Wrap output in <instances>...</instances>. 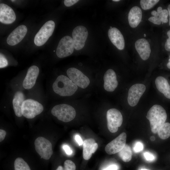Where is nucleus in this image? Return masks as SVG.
Wrapping results in <instances>:
<instances>
[{
  "label": "nucleus",
  "mask_w": 170,
  "mask_h": 170,
  "mask_svg": "<svg viewBox=\"0 0 170 170\" xmlns=\"http://www.w3.org/2000/svg\"><path fill=\"white\" fill-rule=\"evenodd\" d=\"M146 117L149 121L151 131L156 133L165 123L167 116L165 110L162 106L155 105L148 110Z\"/></svg>",
  "instance_id": "obj_1"
},
{
  "label": "nucleus",
  "mask_w": 170,
  "mask_h": 170,
  "mask_svg": "<svg viewBox=\"0 0 170 170\" xmlns=\"http://www.w3.org/2000/svg\"><path fill=\"white\" fill-rule=\"evenodd\" d=\"M98 147V145L97 143H95L93 144L92 149V153H94L96 151Z\"/></svg>",
  "instance_id": "obj_38"
},
{
  "label": "nucleus",
  "mask_w": 170,
  "mask_h": 170,
  "mask_svg": "<svg viewBox=\"0 0 170 170\" xmlns=\"http://www.w3.org/2000/svg\"><path fill=\"white\" fill-rule=\"evenodd\" d=\"M75 139L79 145H81L83 144L82 140L79 135H76L75 136Z\"/></svg>",
  "instance_id": "obj_36"
},
{
  "label": "nucleus",
  "mask_w": 170,
  "mask_h": 170,
  "mask_svg": "<svg viewBox=\"0 0 170 170\" xmlns=\"http://www.w3.org/2000/svg\"><path fill=\"white\" fill-rule=\"evenodd\" d=\"M107 128L112 133L116 132L122 123L123 117L121 112L117 109L111 108L107 112Z\"/></svg>",
  "instance_id": "obj_7"
},
{
  "label": "nucleus",
  "mask_w": 170,
  "mask_h": 170,
  "mask_svg": "<svg viewBox=\"0 0 170 170\" xmlns=\"http://www.w3.org/2000/svg\"><path fill=\"white\" fill-rule=\"evenodd\" d=\"M146 90L145 86L142 84L137 83L133 85L128 92V101L131 106H134Z\"/></svg>",
  "instance_id": "obj_12"
},
{
  "label": "nucleus",
  "mask_w": 170,
  "mask_h": 170,
  "mask_svg": "<svg viewBox=\"0 0 170 170\" xmlns=\"http://www.w3.org/2000/svg\"><path fill=\"white\" fill-rule=\"evenodd\" d=\"M76 165L71 160H67L64 162V170H76Z\"/></svg>",
  "instance_id": "obj_28"
},
{
  "label": "nucleus",
  "mask_w": 170,
  "mask_h": 170,
  "mask_svg": "<svg viewBox=\"0 0 170 170\" xmlns=\"http://www.w3.org/2000/svg\"><path fill=\"white\" fill-rule=\"evenodd\" d=\"M74 48L72 38L66 36L60 40L56 51L57 56L60 58H63L71 55Z\"/></svg>",
  "instance_id": "obj_8"
},
{
  "label": "nucleus",
  "mask_w": 170,
  "mask_h": 170,
  "mask_svg": "<svg viewBox=\"0 0 170 170\" xmlns=\"http://www.w3.org/2000/svg\"><path fill=\"white\" fill-rule=\"evenodd\" d=\"M143 145L142 143L140 142H138L135 144L133 149L136 152H139L143 150Z\"/></svg>",
  "instance_id": "obj_31"
},
{
  "label": "nucleus",
  "mask_w": 170,
  "mask_h": 170,
  "mask_svg": "<svg viewBox=\"0 0 170 170\" xmlns=\"http://www.w3.org/2000/svg\"><path fill=\"white\" fill-rule=\"evenodd\" d=\"M112 1H114V2H118V1H119L120 0H113Z\"/></svg>",
  "instance_id": "obj_44"
},
{
  "label": "nucleus",
  "mask_w": 170,
  "mask_h": 170,
  "mask_svg": "<svg viewBox=\"0 0 170 170\" xmlns=\"http://www.w3.org/2000/svg\"><path fill=\"white\" fill-rule=\"evenodd\" d=\"M155 137H152L151 138V139L152 140H154V139H155Z\"/></svg>",
  "instance_id": "obj_43"
},
{
  "label": "nucleus",
  "mask_w": 170,
  "mask_h": 170,
  "mask_svg": "<svg viewBox=\"0 0 170 170\" xmlns=\"http://www.w3.org/2000/svg\"><path fill=\"white\" fill-rule=\"evenodd\" d=\"M167 35L168 38L167 39L165 44V48L166 50L170 51V30L167 32Z\"/></svg>",
  "instance_id": "obj_30"
},
{
  "label": "nucleus",
  "mask_w": 170,
  "mask_h": 170,
  "mask_svg": "<svg viewBox=\"0 0 170 170\" xmlns=\"http://www.w3.org/2000/svg\"><path fill=\"white\" fill-rule=\"evenodd\" d=\"M88 34L87 28L83 26H78L74 28L72 32V38L76 50H80L84 47Z\"/></svg>",
  "instance_id": "obj_10"
},
{
  "label": "nucleus",
  "mask_w": 170,
  "mask_h": 170,
  "mask_svg": "<svg viewBox=\"0 0 170 170\" xmlns=\"http://www.w3.org/2000/svg\"><path fill=\"white\" fill-rule=\"evenodd\" d=\"M126 133H121L106 145L105 148L106 153L112 155L119 152L126 145Z\"/></svg>",
  "instance_id": "obj_11"
},
{
  "label": "nucleus",
  "mask_w": 170,
  "mask_h": 170,
  "mask_svg": "<svg viewBox=\"0 0 170 170\" xmlns=\"http://www.w3.org/2000/svg\"><path fill=\"white\" fill-rule=\"evenodd\" d=\"M112 28V26H110V28Z\"/></svg>",
  "instance_id": "obj_48"
},
{
  "label": "nucleus",
  "mask_w": 170,
  "mask_h": 170,
  "mask_svg": "<svg viewBox=\"0 0 170 170\" xmlns=\"http://www.w3.org/2000/svg\"><path fill=\"white\" fill-rule=\"evenodd\" d=\"M117 166L115 165H112L106 168L103 170H117Z\"/></svg>",
  "instance_id": "obj_37"
},
{
  "label": "nucleus",
  "mask_w": 170,
  "mask_h": 170,
  "mask_svg": "<svg viewBox=\"0 0 170 170\" xmlns=\"http://www.w3.org/2000/svg\"><path fill=\"white\" fill-rule=\"evenodd\" d=\"M16 18L15 14L13 9L7 5L1 3L0 4V21L6 24L14 22Z\"/></svg>",
  "instance_id": "obj_14"
},
{
  "label": "nucleus",
  "mask_w": 170,
  "mask_h": 170,
  "mask_svg": "<svg viewBox=\"0 0 170 170\" xmlns=\"http://www.w3.org/2000/svg\"><path fill=\"white\" fill-rule=\"evenodd\" d=\"M95 140L90 138L85 140L83 144V157L84 159H89L92 155V149L93 144L95 143Z\"/></svg>",
  "instance_id": "obj_23"
},
{
  "label": "nucleus",
  "mask_w": 170,
  "mask_h": 170,
  "mask_svg": "<svg viewBox=\"0 0 170 170\" xmlns=\"http://www.w3.org/2000/svg\"><path fill=\"white\" fill-rule=\"evenodd\" d=\"M151 14L153 16H155L156 15L157 11L153 10L151 12Z\"/></svg>",
  "instance_id": "obj_40"
},
{
  "label": "nucleus",
  "mask_w": 170,
  "mask_h": 170,
  "mask_svg": "<svg viewBox=\"0 0 170 170\" xmlns=\"http://www.w3.org/2000/svg\"><path fill=\"white\" fill-rule=\"evenodd\" d=\"M155 82L158 90L166 98L170 99V85L167 80L162 76H159L156 77Z\"/></svg>",
  "instance_id": "obj_20"
},
{
  "label": "nucleus",
  "mask_w": 170,
  "mask_h": 170,
  "mask_svg": "<svg viewBox=\"0 0 170 170\" xmlns=\"http://www.w3.org/2000/svg\"><path fill=\"white\" fill-rule=\"evenodd\" d=\"M167 66L168 68L170 69V55L169 56V58L168 60V62L167 64Z\"/></svg>",
  "instance_id": "obj_41"
},
{
  "label": "nucleus",
  "mask_w": 170,
  "mask_h": 170,
  "mask_svg": "<svg viewBox=\"0 0 170 170\" xmlns=\"http://www.w3.org/2000/svg\"><path fill=\"white\" fill-rule=\"evenodd\" d=\"M167 10L169 16V25L170 26V4H169L167 7Z\"/></svg>",
  "instance_id": "obj_39"
},
{
  "label": "nucleus",
  "mask_w": 170,
  "mask_h": 170,
  "mask_svg": "<svg viewBox=\"0 0 170 170\" xmlns=\"http://www.w3.org/2000/svg\"><path fill=\"white\" fill-rule=\"evenodd\" d=\"M27 29L24 25H21L13 30L9 35L7 39V43L14 46L19 43L26 36Z\"/></svg>",
  "instance_id": "obj_13"
},
{
  "label": "nucleus",
  "mask_w": 170,
  "mask_h": 170,
  "mask_svg": "<svg viewBox=\"0 0 170 170\" xmlns=\"http://www.w3.org/2000/svg\"><path fill=\"white\" fill-rule=\"evenodd\" d=\"M144 156L147 160L152 161L154 159V156L149 152H145L144 154Z\"/></svg>",
  "instance_id": "obj_33"
},
{
  "label": "nucleus",
  "mask_w": 170,
  "mask_h": 170,
  "mask_svg": "<svg viewBox=\"0 0 170 170\" xmlns=\"http://www.w3.org/2000/svg\"><path fill=\"white\" fill-rule=\"evenodd\" d=\"M55 24L52 20L46 22L36 34L34 42L38 46H42L52 36L54 30Z\"/></svg>",
  "instance_id": "obj_5"
},
{
  "label": "nucleus",
  "mask_w": 170,
  "mask_h": 170,
  "mask_svg": "<svg viewBox=\"0 0 170 170\" xmlns=\"http://www.w3.org/2000/svg\"><path fill=\"white\" fill-rule=\"evenodd\" d=\"M159 1V0H141L140 4L143 9L147 10L152 8Z\"/></svg>",
  "instance_id": "obj_27"
},
{
  "label": "nucleus",
  "mask_w": 170,
  "mask_h": 170,
  "mask_svg": "<svg viewBox=\"0 0 170 170\" xmlns=\"http://www.w3.org/2000/svg\"><path fill=\"white\" fill-rule=\"evenodd\" d=\"M14 165V170H31L28 164L20 157L15 160Z\"/></svg>",
  "instance_id": "obj_26"
},
{
  "label": "nucleus",
  "mask_w": 170,
  "mask_h": 170,
  "mask_svg": "<svg viewBox=\"0 0 170 170\" xmlns=\"http://www.w3.org/2000/svg\"><path fill=\"white\" fill-rule=\"evenodd\" d=\"M6 134V132L4 130L0 129V142L3 141L5 138Z\"/></svg>",
  "instance_id": "obj_35"
},
{
  "label": "nucleus",
  "mask_w": 170,
  "mask_h": 170,
  "mask_svg": "<svg viewBox=\"0 0 170 170\" xmlns=\"http://www.w3.org/2000/svg\"><path fill=\"white\" fill-rule=\"evenodd\" d=\"M35 149L37 152L44 159H49L53 153L52 144L46 138L39 137L34 142Z\"/></svg>",
  "instance_id": "obj_6"
},
{
  "label": "nucleus",
  "mask_w": 170,
  "mask_h": 170,
  "mask_svg": "<svg viewBox=\"0 0 170 170\" xmlns=\"http://www.w3.org/2000/svg\"><path fill=\"white\" fill-rule=\"evenodd\" d=\"M140 170H148L146 169H140Z\"/></svg>",
  "instance_id": "obj_45"
},
{
  "label": "nucleus",
  "mask_w": 170,
  "mask_h": 170,
  "mask_svg": "<svg viewBox=\"0 0 170 170\" xmlns=\"http://www.w3.org/2000/svg\"><path fill=\"white\" fill-rule=\"evenodd\" d=\"M142 14L141 10L138 6H134L131 9L128 18L129 24L131 27L134 28L138 26L141 20Z\"/></svg>",
  "instance_id": "obj_19"
},
{
  "label": "nucleus",
  "mask_w": 170,
  "mask_h": 170,
  "mask_svg": "<svg viewBox=\"0 0 170 170\" xmlns=\"http://www.w3.org/2000/svg\"><path fill=\"white\" fill-rule=\"evenodd\" d=\"M11 1L12 2H14L15 1V0H11Z\"/></svg>",
  "instance_id": "obj_47"
},
{
  "label": "nucleus",
  "mask_w": 170,
  "mask_h": 170,
  "mask_svg": "<svg viewBox=\"0 0 170 170\" xmlns=\"http://www.w3.org/2000/svg\"><path fill=\"white\" fill-rule=\"evenodd\" d=\"M8 65V62L5 57L0 53V68H3L6 67Z\"/></svg>",
  "instance_id": "obj_29"
},
{
  "label": "nucleus",
  "mask_w": 170,
  "mask_h": 170,
  "mask_svg": "<svg viewBox=\"0 0 170 170\" xmlns=\"http://www.w3.org/2000/svg\"><path fill=\"white\" fill-rule=\"evenodd\" d=\"M146 36V35L145 34H144V37H145Z\"/></svg>",
  "instance_id": "obj_46"
},
{
  "label": "nucleus",
  "mask_w": 170,
  "mask_h": 170,
  "mask_svg": "<svg viewBox=\"0 0 170 170\" xmlns=\"http://www.w3.org/2000/svg\"><path fill=\"white\" fill-rule=\"evenodd\" d=\"M63 148L65 151L66 154L68 155H71L72 153V151L70 147L67 145H64Z\"/></svg>",
  "instance_id": "obj_34"
},
{
  "label": "nucleus",
  "mask_w": 170,
  "mask_h": 170,
  "mask_svg": "<svg viewBox=\"0 0 170 170\" xmlns=\"http://www.w3.org/2000/svg\"><path fill=\"white\" fill-rule=\"evenodd\" d=\"M39 72V68L36 65L29 67L23 82V86L25 89H30L34 86Z\"/></svg>",
  "instance_id": "obj_15"
},
{
  "label": "nucleus",
  "mask_w": 170,
  "mask_h": 170,
  "mask_svg": "<svg viewBox=\"0 0 170 170\" xmlns=\"http://www.w3.org/2000/svg\"><path fill=\"white\" fill-rule=\"evenodd\" d=\"M157 133L161 139H165L168 138L170 136V123H165L159 128Z\"/></svg>",
  "instance_id": "obj_25"
},
{
  "label": "nucleus",
  "mask_w": 170,
  "mask_h": 170,
  "mask_svg": "<svg viewBox=\"0 0 170 170\" xmlns=\"http://www.w3.org/2000/svg\"><path fill=\"white\" fill-rule=\"evenodd\" d=\"M103 79L105 90L109 92L114 91L118 84L116 75L114 71L111 69L107 70L105 73Z\"/></svg>",
  "instance_id": "obj_16"
},
{
  "label": "nucleus",
  "mask_w": 170,
  "mask_h": 170,
  "mask_svg": "<svg viewBox=\"0 0 170 170\" xmlns=\"http://www.w3.org/2000/svg\"><path fill=\"white\" fill-rule=\"evenodd\" d=\"M78 1V0H65L64 3L65 6L70 7L73 5Z\"/></svg>",
  "instance_id": "obj_32"
},
{
  "label": "nucleus",
  "mask_w": 170,
  "mask_h": 170,
  "mask_svg": "<svg viewBox=\"0 0 170 170\" xmlns=\"http://www.w3.org/2000/svg\"><path fill=\"white\" fill-rule=\"evenodd\" d=\"M168 15L167 10L162 9V7H159L157 9L156 15L150 17L148 20L155 24L160 25L162 22L163 23L168 22Z\"/></svg>",
  "instance_id": "obj_22"
},
{
  "label": "nucleus",
  "mask_w": 170,
  "mask_h": 170,
  "mask_svg": "<svg viewBox=\"0 0 170 170\" xmlns=\"http://www.w3.org/2000/svg\"><path fill=\"white\" fill-rule=\"evenodd\" d=\"M56 170H64V168L61 166H59Z\"/></svg>",
  "instance_id": "obj_42"
},
{
  "label": "nucleus",
  "mask_w": 170,
  "mask_h": 170,
  "mask_svg": "<svg viewBox=\"0 0 170 170\" xmlns=\"http://www.w3.org/2000/svg\"><path fill=\"white\" fill-rule=\"evenodd\" d=\"M108 34L109 38L112 44L117 49L123 50L125 47V41L121 31L116 27L109 29Z\"/></svg>",
  "instance_id": "obj_17"
},
{
  "label": "nucleus",
  "mask_w": 170,
  "mask_h": 170,
  "mask_svg": "<svg viewBox=\"0 0 170 170\" xmlns=\"http://www.w3.org/2000/svg\"><path fill=\"white\" fill-rule=\"evenodd\" d=\"M54 91L62 96H68L73 95L77 89V86L66 76H59L52 85Z\"/></svg>",
  "instance_id": "obj_2"
},
{
  "label": "nucleus",
  "mask_w": 170,
  "mask_h": 170,
  "mask_svg": "<svg viewBox=\"0 0 170 170\" xmlns=\"http://www.w3.org/2000/svg\"><path fill=\"white\" fill-rule=\"evenodd\" d=\"M66 73L70 79L79 87L84 89L89 85V78L78 69L71 67L67 70Z\"/></svg>",
  "instance_id": "obj_9"
},
{
  "label": "nucleus",
  "mask_w": 170,
  "mask_h": 170,
  "mask_svg": "<svg viewBox=\"0 0 170 170\" xmlns=\"http://www.w3.org/2000/svg\"><path fill=\"white\" fill-rule=\"evenodd\" d=\"M24 100V95L23 93L20 91H17L14 95L12 104L14 113L18 117H20L22 116L21 107Z\"/></svg>",
  "instance_id": "obj_21"
},
{
  "label": "nucleus",
  "mask_w": 170,
  "mask_h": 170,
  "mask_svg": "<svg viewBox=\"0 0 170 170\" xmlns=\"http://www.w3.org/2000/svg\"><path fill=\"white\" fill-rule=\"evenodd\" d=\"M52 114L59 120L68 122L73 120L76 116L74 108L66 104H60L54 106L51 110Z\"/></svg>",
  "instance_id": "obj_3"
},
{
  "label": "nucleus",
  "mask_w": 170,
  "mask_h": 170,
  "mask_svg": "<svg viewBox=\"0 0 170 170\" xmlns=\"http://www.w3.org/2000/svg\"><path fill=\"white\" fill-rule=\"evenodd\" d=\"M43 110V107L41 103L32 99L25 100L21 107L22 116L28 119L34 118Z\"/></svg>",
  "instance_id": "obj_4"
},
{
  "label": "nucleus",
  "mask_w": 170,
  "mask_h": 170,
  "mask_svg": "<svg viewBox=\"0 0 170 170\" xmlns=\"http://www.w3.org/2000/svg\"><path fill=\"white\" fill-rule=\"evenodd\" d=\"M135 48L141 58L146 60L149 57L151 52L150 45L148 42L144 38L138 40L135 44Z\"/></svg>",
  "instance_id": "obj_18"
},
{
  "label": "nucleus",
  "mask_w": 170,
  "mask_h": 170,
  "mask_svg": "<svg viewBox=\"0 0 170 170\" xmlns=\"http://www.w3.org/2000/svg\"><path fill=\"white\" fill-rule=\"evenodd\" d=\"M118 153L119 157L125 162L130 161L132 158V152L130 146L126 144L123 148Z\"/></svg>",
  "instance_id": "obj_24"
}]
</instances>
